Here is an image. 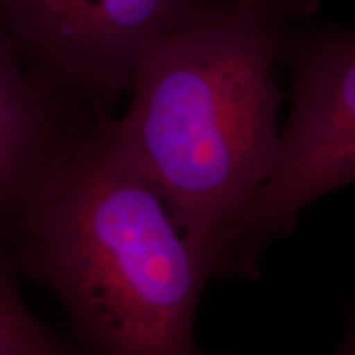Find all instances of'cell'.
I'll list each match as a JSON object with an SVG mask.
<instances>
[{"mask_svg": "<svg viewBox=\"0 0 355 355\" xmlns=\"http://www.w3.org/2000/svg\"><path fill=\"white\" fill-rule=\"evenodd\" d=\"M235 0H0V38L55 94L96 117L130 92L141 51Z\"/></svg>", "mask_w": 355, "mask_h": 355, "instance_id": "obj_4", "label": "cell"}, {"mask_svg": "<svg viewBox=\"0 0 355 355\" xmlns=\"http://www.w3.org/2000/svg\"><path fill=\"white\" fill-rule=\"evenodd\" d=\"M304 24L283 50L290 115L277 165L239 239L234 275L254 277L263 248L291 230L304 207L355 183V30Z\"/></svg>", "mask_w": 355, "mask_h": 355, "instance_id": "obj_3", "label": "cell"}, {"mask_svg": "<svg viewBox=\"0 0 355 355\" xmlns=\"http://www.w3.org/2000/svg\"><path fill=\"white\" fill-rule=\"evenodd\" d=\"M318 0L234 3L141 51L122 117L123 148L166 202L212 278L235 250L279 153L278 66Z\"/></svg>", "mask_w": 355, "mask_h": 355, "instance_id": "obj_1", "label": "cell"}, {"mask_svg": "<svg viewBox=\"0 0 355 355\" xmlns=\"http://www.w3.org/2000/svg\"><path fill=\"white\" fill-rule=\"evenodd\" d=\"M339 355H355V313L349 318V329Z\"/></svg>", "mask_w": 355, "mask_h": 355, "instance_id": "obj_7", "label": "cell"}, {"mask_svg": "<svg viewBox=\"0 0 355 355\" xmlns=\"http://www.w3.org/2000/svg\"><path fill=\"white\" fill-rule=\"evenodd\" d=\"M7 243L20 273L63 306L86 355H209L194 322L212 277L114 115L92 121Z\"/></svg>", "mask_w": 355, "mask_h": 355, "instance_id": "obj_2", "label": "cell"}, {"mask_svg": "<svg viewBox=\"0 0 355 355\" xmlns=\"http://www.w3.org/2000/svg\"><path fill=\"white\" fill-rule=\"evenodd\" d=\"M96 115L30 76L0 38V237L8 241L55 180Z\"/></svg>", "mask_w": 355, "mask_h": 355, "instance_id": "obj_5", "label": "cell"}, {"mask_svg": "<svg viewBox=\"0 0 355 355\" xmlns=\"http://www.w3.org/2000/svg\"><path fill=\"white\" fill-rule=\"evenodd\" d=\"M237 3H241V6H252V3H257L259 0H235Z\"/></svg>", "mask_w": 355, "mask_h": 355, "instance_id": "obj_8", "label": "cell"}, {"mask_svg": "<svg viewBox=\"0 0 355 355\" xmlns=\"http://www.w3.org/2000/svg\"><path fill=\"white\" fill-rule=\"evenodd\" d=\"M20 270L0 237V355H86L35 316L21 296Z\"/></svg>", "mask_w": 355, "mask_h": 355, "instance_id": "obj_6", "label": "cell"}]
</instances>
